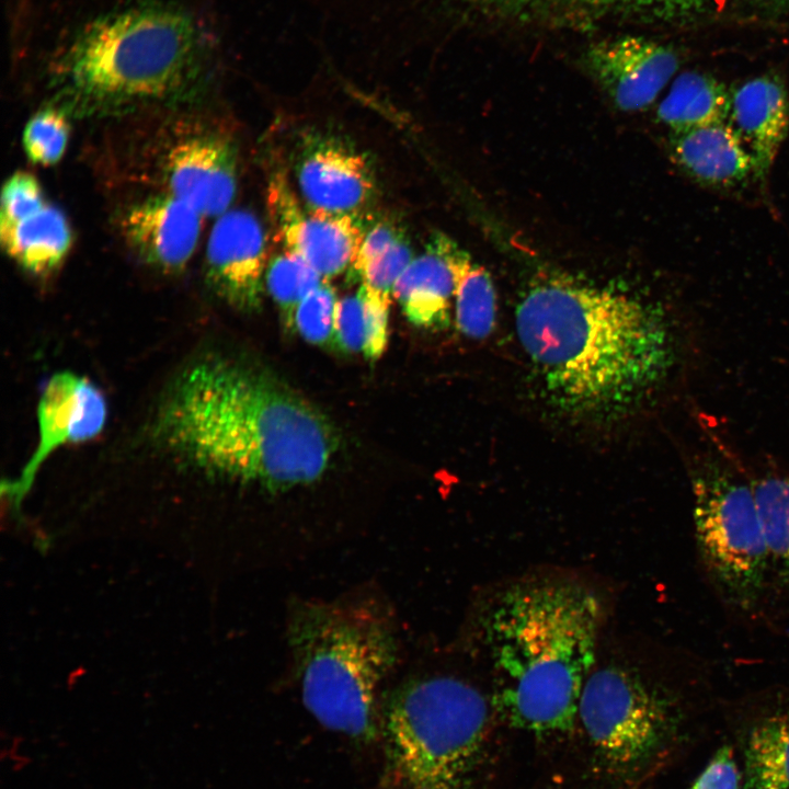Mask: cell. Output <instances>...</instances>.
Wrapping results in <instances>:
<instances>
[{"mask_svg": "<svg viewBox=\"0 0 789 789\" xmlns=\"http://www.w3.org/2000/svg\"><path fill=\"white\" fill-rule=\"evenodd\" d=\"M150 437L183 465L271 491L318 480L338 447L329 420L281 379L214 355L173 379Z\"/></svg>", "mask_w": 789, "mask_h": 789, "instance_id": "6da1fadb", "label": "cell"}, {"mask_svg": "<svg viewBox=\"0 0 789 789\" xmlns=\"http://www.w3.org/2000/svg\"><path fill=\"white\" fill-rule=\"evenodd\" d=\"M515 324L552 400L576 414L632 407L662 382L673 362L663 316L615 289L542 282L518 304Z\"/></svg>", "mask_w": 789, "mask_h": 789, "instance_id": "7a4b0ae2", "label": "cell"}, {"mask_svg": "<svg viewBox=\"0 0 789 789\" xmlns=\"http://www.w3.org/2000/svg\"><path fill=\"white\" fill-rule=\"evenodd\" d=\"M602 616L598 596L572 581L517 583L493 601L482 636L493 705L511 725L536 735L574 727Z\"/></svg>", "mask_w": 789, "mask_h": 789, "instance_id": "3957f363", "label": "cell"}, {"mask_svg": "<svg viewBox=\"0 0 789 789\" xmlns=\"http://www.w3.org/2000/svg\"><path fill=\"white\" fill-rule=\"evenodd\" d=\"M204 41L181 9L144 3L99 16L60 61L66 108L105 114L187 96L202 70Z\"/></svg>", "mask_w": 789, "mask_h": 789, "instance_id": "277c9868", "label": "cell"}, {"mask_svg": "<svg viewBox=\"0 0 789 789\" xmlns=\"http://www.w3.org/2000/svg\"><path fill=\"white\" fill-rule=\"evenodd\" d=\"M306 708L325 728L361 742L380 733L377 693L398 647L386 615L369 602L306 603L289 621Z\"/></svg>", "mask_w": 789, "mask_h": 789, "instance_id": "5b68a950", "label": "cell"}, {"mask_svg": "<svg viewBox=\"0 0 789 789\" xmlns=\"http://www.w3.org/2000/svg\"><path fill=\"white\" fill-rule=\"evenodd\" d=\"M490 721L485 697L450 676L410 681L381 712L384 789H469Z\"/></svg>", "mask_w": 789, "mask_h": 789, "instance_id": "8992f818", "label": "cell"}, {"mask_svg": "<svg viewBox=\"0 0 789 789\" xmlns=\"http://www.w3.org/2000/svg\"><path fill=\"white\" fill-rule=\"evenodd\" d=\"M691 485L695 541L711 587L730 611L761 615L768 567L752 481L708 459L694 469Z\"/></svg>", "mask_w": 789, "mask_h": 789, "instance_id": "52a82bcc", "label": "cell"}, {"mask_svg": "<svg viewBox=\"0 0 789 789\" xmlns=\"http://www.w3.org/2000/svg\"><path fill=\"white\" fill-rule=\"evenodd\" d=\"M578 718L596 757L619 777L641 768L658 752L672 719L664 695L639 673L618 665L591 672Z\"/></svg>", "mask_w": 789, "mask_h": 789, "instance_id": "ba28073f", "label": "cell"}, {"mask_svg": "<svg viewBox=\"0 0 789 789\" xmlns=\"http://www.w3.org/2000/svg\"><path fill=\"white\" fill-rule=\"evenodd\" d=\"M267 208L282 249L304 259L325 281L350 270L367 232L361 215L307 207L282 170L270 179Z\"/></svg>", "mask_w": 789, "mask_h": 789, "instance_id": "9c48e42d", "label": "cell"}, {"mask_svg": "<svg viewBox=\"0 0 789 789\" xmlns=\"http://www.w3.org/2000/svg\"><path fill=\"white\" fill-rule=\"evenodd\" d=\"M293 169L300 199L313 210L362 215L376 194V176L366 157L334 135H302Z\"/></svg>", "mask_w": 789, "mask_h": 789, "instance_id": "30bf717a", "label": "cell"}, {"mask_svg": "<svg viewBox=\"0 0 789 789\" xmlns=\"http://www.w3.org/2000/svg\"><path fill=\"white\" fill-rule=\"evenodd\" d=\"M268 264L264 228L245 209L220 215L206 248V279L230 307L253 312L261 308Z\"/></svg>", "mask_w": 789, "mask_h": 789, "instance_id": "8fae6325", "label": "cell"}, {"mask_svg": "<svg viewBox=\"0 0 789 789\" xmlns=\"http://www.w3.org/2000/svg\"><path fill=\"white\" fill-rule=\"evenodd\" d=\"M107 415L101 390L85 377L70 371L54 375L37 405L38 443L20 477L8 491L19 499L47 457L60 446L95 437Z\"/></svg>", "mask_w": 789, "mask_h": 789, "instance_id": "7c38bea8", "label": "cell"}, {"mask_svg": "<svg viewBox=\"0 0 789 789\" xmlns=\"http://www.w3.org/2000/svg\"><path fill=\"white\" fill-rule=\"evenodd\" d=\"M587 67L613 100L626 112L651 105L678 68L668 47L641 36H622L593 45Z\"/></svg>", "mask_w": 789, "mask_h": 789, "instance_id": "4fadbf2b", "label": "cell"}, {"mask_svg": "<svg viewBox=\"0 0 789 789\" xmlns=\"http://www.w3.org/2000/svg\"><path fill=\"white\" fill-rule=\"evenodd\" d=\"M163 175L168 194L203 217L220 216L236 195L237 150L224 136L187 137L169 151Z\"/></svg>", "mask_w": 789, "mask_h": 789, "instance_id": "5bb4252c", "label": "cell"}, {"mask_svg": "<svg viewBox=\"0 0 789 789\" xmlns=\"http://www.w3.org/2000/svg\"><path fill=\"white\" fill-rule=\"evenodd\" d=\"M203 216L170 194L133 205L122 228L132 249L150 266L164 273L182 271L194 254Z\"/></svg>", "mask_w": 789, "mask_h": 789, "instance_id": "9a60e30c", "label": "cell"}, {"mask_svg": "<svg viewBox=\"0 0 789 789\" xmlns=\"http://www.w3.org/2000/svg\"><path fill=\"white\" fill-rule=\"evenodd\" d=\"M464 250L443 233L431 237L395 285L392 296L407 319L424 329H443L450 321Z\"/></svg>", "mask_w": 789, "mask_h": 789, "instance_id": "2e32d148", "label": "cell"}, {"mask_svg": "<svg viewBox=\"0 0 789 789\" xmlns=\"http://www.w3.org/2000/svg\"><path fill=\"white\" fill-rule=\"evenodd\" d=\"M727 118L753 159L754 174L763 180L789 129L785 87L771 76L747 80L730 95Z\"/></svg>", "mask_w": 789, "mask_h": 789, "instance_id": "e0dca14e", "label": "cell"}, {"mask_svg": "<svg viewBox=\"0 0 789 789\" xmlns=\"http://www.w3.org/2000/svg\"><path fill=\"white\" fill-rule=\"evenodd\" d=\"M671 149L676 163L705 184L734 185L754 173L751 155L727 122L673 133Z\"/></svg>", "mask_w": 789, "mask_h": 789, "instance_id": "ac0fdd59", "label": "cell"}, {"mask_svg": "<svg viewBox=\"0 0 789 789\" xmlns=\"http://www.w3.org/2000/svg\"><path fill=\"white\" fill-rule=\"evenodd\" d=\"M3 251L35 275L56 271L66 260L73 233L65 214L52 204L10 225L0 226Z\"/></svg>", "mask_w": 789, "mask_h": 789, "instance_id": "d6986e66", "label": "cell"}, {"mask_svg": "<svg viewBox=\"0 0 789 789\" xmlns=\"http://www.w3.org/2000/svg\"><path fill=\"white\" fill-rule=\"evenodd\" d=\"M752 485L767 552L768 605L789 607V474H765Z\"/></svg>", "mask_w": 789, "mask_h": 789, "instance_id": "ffe728a7", "label": "cell"}, {"mask_svg": "<svg viewBox=\"0 0 789 789\" xmlns=\"http://www.w3.org/2000/svg\"><path fill=\"white\" fill-rule=\"evenodd\" d=\"M730 95L713 77L697 71L679 75L658 110L673 133L727 122Z\"/></svg>", "mask_w": 789, "mask_h": 789, "instance_id": "44dd1931", "label": "cell"}, {"mask_svg": "<svg viewBox=\"0 0 789 789\" xmlns=\"http://www.w3.org/2000/svg\"><path fill=\"white\" fill-rule=\"evenodd\" d=\"M742 789H789V711L762 718L751 730Z\"/></svg>", "mask_w": 789, "mask_h": 789, "instance_id": "7402d4cb", "label": "cell"}, {"mask_svg": "<svg viewBox=\"0 0 789 789\" xmlns=\"http://www.w3.org/2000/svg\"><path fill=\"white\" fill-rule=\"evenodd\" d=\"M455 321L458 330L471 339L487 338L495 323L496 297L485 268L465 251L460 258L455 294Z\"/></svg>", "mask_w": 789, "mask_h": 789, "instance_id": "603a6c76", "label": "cell"}, {"mask_svg": "<svg viewBox=\"0 0 789 789\" xmlns=\"http://www.w3.org/2000/svg\"><path fill=\"white\" fill-rule=\"evenodd\" d=\"M324 281L304 259L284 249L268 260L265 287L289 330L295 328V315L299 304Z\"/></svg>", "mask_w": 789, "mask_h": 789, "instance_id": "cb8c5ba5", "label": "cell"}, {"mask_svg": "<svg viewBox=\"0 0 789 789\" xmlns=\"http://www.w3.org/2000/svg\"><path fill=\"white\" fill-rule=\"evenodd\" d=\"M70 136V123L61 106H46L26 123L22 142L30 161L54 165L65 155Z\"/></svg>", "mask_w": 789, "mask_h": 789, "instance_id": "d4e9b609", "label": "cell"}, {"mask_svg": "<svg viewBox=\"0 0 789 789\" xmlns=\"http://www.w3.org/2000/svg\"><path fill=\"white\" fill-rule=\"evenodd\" d=\"M338 301L335 290L328 281L302 299L296 310L295 328L306 341L332 346Z\"/></svg>", "mask_w": 789, "mask_h": 789, "instance_id": "484cf974", "label": "cell"}, {"mask_svg": "<svg viewBox=\"0 0 789 789\" xmlns=\"http://www.w3.org/2000/svg\"><path fill=\"white\" fill-rule=\"evenodd\" d=\"M41 183L30 172L16 171L3 184L0 226L25 218L46 205Z\"/></svg>", "mask_w": 789, "mask_h": 789, "instance_id": "4316f807", "label": "cell"}, {"mask_svg": "<svg viewBox=\"0 0 789 789\" xmlns=\"http://www.w3.org/2000/svg\"><path fill=\"white\" fill-rule=\"evenodd\" d=\"M412 259L409 243L404 238L400 239L366 267L361 278L362 285L391 300L395 285Z\"/></svg>", "mask_w": 789, "mask_h": 789, "instance_id": "83f0119b", "label": "cell"}, {"mask_svg": "<svg viewBox=\"0 0 789 789\" xmlns=\"http://www.w3.org/2000/svg\"><path fill=\"white\" fill-rule=\"evenodd\" d=\"M365 338V308L357 290L354 295L345 296L338 301L332 346L345 353H363Z\"/></svg>", "mask_w": 789, "mask_h": 789, "instance_id": "f1b7e54d", "label": "cell"}, {"mask_svg": "<svg viewBox=\"0 0 789 789\" xmlns=\"http://www.w3.org/2000/svg\"><path fill=\"white\" fill-rule=\"evenodd\" d=\"M365 308L366 338L363 354L368 359H376L384 353L388 342V319L390 301L374 293L364 285L358 288Z\"/></svg>", "mask_w": 789, "mask_h": 789, "instance_id": "f546056e", "label": "cell"}, {"mask_svg": "<svg viewBox=\"0 0 789 789\" xmlns=\"http://www.w3.org/2000/svg\"><path fill=\"white\" fill-rule=\"evenodd\" d=\"M402 233L395 225L380 221L367 230L358 253L350 267V277L361 279L366 267L391 245L402 239Z\"/></svg>", "mask_w": 789, "mask_h": 789, "instance_id": "4dcf8cb0", "label": "cell"}, {"mask_svg": "<svg viewBox=\"0 0 789 789\" xmlns=\"http://www.w3.org/2000/svg\"><path fill=\"white\" fill-rule=\"evenodd\" d=\"M741 776L729 746H722L696 778L690 789H740Z\"/></svg>", "mask_w": 789, "mask_h": 789, "instance_id": "1f68e13d", "label": "cell"}, {"mask_svg": "<svg viewBox=\"0 0 789 789\" xmlns=\"http://www.w3.org/2000/svg\"><path fill=\"white\" fill-rule=\"evenodd\" d=\"M764 3L777 4V5H789V0H757Z\"/></svg>", "mask_w": 789, "mask_h": 789, "instance_id": "d6a6232c", "label": "cell"}, {"mask_svg": "<svg viewBox=\"0 0 789 789\" xmlns=\"http://www.w3.org/2000/svg\"><path fill=\"white\" fill-rule=\"evenodd\" d=\"M508 1H514V2H517V3L521 2V3H526V4H527V3H533V2H541V1H545V0H508Z\"/></svg>", "mask_w": 789, "mask_h": 789, "instance_id": "836d02e7", "label": "cell"}]
</instances>
